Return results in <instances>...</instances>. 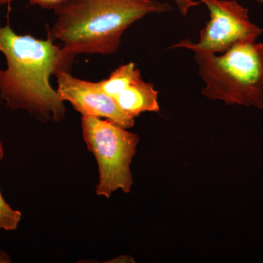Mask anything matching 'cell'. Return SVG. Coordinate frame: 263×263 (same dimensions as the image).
Segmentation results:
<instances>
[{
	"label": "cell",
	"mask_w": 263,
	"mask_h": 263,
	"mask_svg": "<svg viewBox=\"0 0 263 263\" xmlns=\"http://www.w3.org/2000/svg\"><path fill=\"white\" fill-rule=\"evenodd\" d=\"M22 212L12 209L0 192V230L14 231L22 219Z\"/></svg>",
	"instance_id": "obj_9"
},
{
	"label": "cell",
	"mask_w": 263,
	"mask_h": 263,
	"mask_svg": "<svg viewBox=\"0 0 263 263\" xmlns=\"http://www.w3.org/2000/svg\"><path fill=\"white\" fill-rule=\"evenodd\" d=\"M15 0H0V6L9 4ZM31 5H37L45 9L54 10L57 7L63 5L69 0H27Z\"/></svg>",
	"instance_id": "obj_10"
},
{
	"label": "cell",
	"mask_w": 263,
	"mask_h": 263,
	"mask_svg": "<svg viewBox=\"0 0 263 263\" xmlns=\"http://www.w3.org/2000/svg\"><path fill=\"white\" fill-rule=\"evenodd\" d=\"M179 8L180 13L181 15H187L189 11L194 7L200 4V2L194 1V0H173Z\"/></svg>",
	"instance_id": "obj_11"
},
{
	"label": "cell",
	"mask_w": 263,
	"mask_h": 263,
	"mask_svg": "<svg viewBox=\"0 0 263 263\" xmlns=\"http://www.w3.org/2000/svg\"><path fill=\"white\" fill-rule=\"evenodd\" d=\"M255 1H257V3H260V4L263 5V0H255Z\"/></svg>",
	"instance_id": "obj_14"
},
{
	"label": "cell",
	"mask_w": 263,
	"mask_h": 263,
	"mask_svg": "<svg viewBox=\"0 0 263 263\" xmlns=\"http://www.w3.org/2000/svg\"><path fill=\"white\" fill-rule=\"evenodd\" d=\"M172 10L168 3L157 0H69L53 10L57 18L48 38L61 41L75 55H112L132 24Z\"/></svg>",
	"instance_id": "obj_2"
},
{
	"label": "cell",
	"mask_w": 263,
	"mask_h": 263,
	"mask_svg": "<svg viewBox=\"0 0 263 263\" xmlns=\"http://www.w3.org/2000/svg\"><path fill=\"white\" fill-rule=\"evenodd\" d=\"M158 95L155 85L141 78L127 86L114 99L122 111L136 119L145 112L160 111Z\"/></svg>",
	"instance_id": "obj_7"
},
{
	"label": "cell",
	"mask_w": 263,
	"mask_h": 263,
	"mask_svg": "<svg viewBox=\"0 0 263 263\" xmlns=\"http://www.w3.org/2000/svg\"><path fill=\"white\" fill-rule=\"evenodd\" d=\"M55 76L59 98L70 103L81 116L108 119L124 129L134 126V118L122 111L115 99L104 92L98 82L77 79L67 70L60 71Z\"/></svg>",
	"instance_id": "obj_6"
},
{
	"label": "cell",
	"mask_w": 263,
	"mask_h": 263,
	"mask_svg": "<svg viewBox=\"0 0 263 263\" xmlns=\"http://www.w3.org/2000/svg\"><path fill=\"white\" fill-rule=\"evenodd\" d=\"M10 261L9 257H8L6 254H5L4 252H0V262H9Z\"/></svg>",
	"instance_id": "obj_12"
},
{
	"label": "cell",
	"mask_w": 263,
	"mask_h": 263,
	"mask_svg": "<svg viewBox=\"0 0 263 263\" xmlns=\"http://www.w3.org/2000/svg\"><path fill=\"white\" fill-rule=\"evenodd\" d=\"M142 78L141 70L133 62L119 66L110 73L108 79L99 81L104 92L115 98L127 86Z\"/></svg>",
	"instance_id": "obj_8"
},
{
	"label": "cell",
	"mask_w": 263,
	"mask_h": 263,
	"mask_svg": "<svg viewBox=\"0 0 263 263\" xmlns=\"http://www.w3.org/2000/svg\"><path fill=\"white\" fill-rule=\"evenodd\" d=\"M83 138L98 162L96 193L109 198L122 190L129 193L133 184L130 164L140 138L108 119L81 116Z\"/></svg>",
	"instance_id": "obj_4"
},
{
	"label": "cell",
	"mask_w": 263,
	"mask_h": 263,
	"mask_svg": "<svg viewBox=\"0 0 263 263\" xmlns=\"http://www.w3.org/2000/svg\"><path fill=\"white\" fill-rule=\"evenodd\" d=\"M206 5L209 22L201 29L197 42L183 40L170 49L185 48L194 53H226L240 43L257 42L263 29L250 20L249 10L236 0H198Z\"/></svg>",
	"instance_id": "obj_5"
},
{
	"label": "cell",
	"mask_w": 263,
	"mask_h": 263,
	"mask_svg": "<svg viewBox=\"0 0 263 263\" xmlns=\"http://www.w3.org/2000/svg\"><path fill=\"white\" fill-rule=\"evenodd\" d=\"M5 152H4V147H3V143L0 141V162H1L2 160H3V157H4Z\"/></svg>",
	"instance_id": "obj_13"
},
{
	"label": "cell",
	"mask_w": 263,
	"mask_h": 263,
	"mask_svg": "<svg viewBox=\"0 0 263 263\" xmlns=\"http://www.w3.org/2000/svg\"><path fill=\"white\" fill-rule=\"evenodd\" d=\"M202 95L226 105L263 109V43H240L226 53H195Z\"/></svg>",
	"instance_id": "obj_3"
},
{
	"label": "cell",
	"mask_w": 263,
	"mask_h": 263,
	"mask_svg": "<svg viewBox=\"0 0 263 263\" xmlns=\"http://www.w3.org/2000/svg\"><path fill=\"white\" fill-rule=\"evenodd\" d=\"M0 53L7 67H0V98L12 110H27L40 122L65 118L64 102L50 84V77L70 71L76 55L51 40L18 34L9 24L0 26Z\"/></svg>",
	"instance_id": "obj_1"
}]
</instances>
